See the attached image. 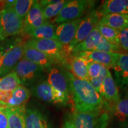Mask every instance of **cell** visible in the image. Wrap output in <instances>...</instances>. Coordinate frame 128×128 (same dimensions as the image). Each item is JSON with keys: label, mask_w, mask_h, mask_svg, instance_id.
Returning <instances> with one entry per match:
<instances>
[{"label": "cell", "mask_w": 128, "mask_h": 128, "mask_svg": "<svg viewBox=\"0 0 128 128\" xmlns=\"http://www.w3.org/2000/svg\"><path fill=\"white\" fill-rule=\"evenodd\" d=\"M101 17L111 14H128V0H107L98 10Z\"/></svg>", "instance_id": "17"}, {"label": "cell", "mask_w": 128, "mask_h": 128, "mask_svg": "<svg viewBox=\"0 0 128 128\" xmlns=\"http://www.w3.org/2000/svg\"><path fill=\"white\" fill-rule=\"evenodd\" d=\"M23 58L39 65L42 68H49L57 62L56 60L40 51L24 46Z\"/></svg>", "instance_id": "15"}, {"label": "cell", "mask_w": 128, "mask_h": 128, "mask_svg": "<svg viewBox=\"0 0 128 128\" xmlns=\"http://www.w3.org/2000/svg\"><path fill=\"white\" fill-rule=\"evenodd\" d=\"M102 38V36L96 27L82 42L76 45L71 50L72 54L75 55L80 52L95 50Z\"/></svg>", "instance_id": "19"}, {"label": "cell", "mask_w": 128, "mask_h": 128, "mask_svg": "<svg viewBox=\"0 0 128 128\" xmlns=\"http://www.w3.org/2000/svg\"><path fill=\"white\" fill-rule=\"evenodd\" d=\"M0 128H8L7 116L5 111V106L2 105H0Z\"/></svg>", "instance_id": "34"}, {"label": "cell", "mask_w": 128, "mask_h": 128, "mask_svg": "<svg viewBox=\"0 0 128 128\" xmlns=\"http://www.w3.org/2000/svg\"><path fill=\"white\" fill-rule=\"evenodd\" d=\"M25 45L44 53L54 59L56 62H65V50L60 43L54 39H29Z\"/></svg>", "instance_id": "4"}, {"label": "cell", "mask_w": 128, "mask_h": 128, "mask_svg": "<svg viewBox=\"0 0 128 128\" xmlns=\"http://www.w3.org/2000/svg\"><path fill=\"white\" fill-rule=\"evenodd\" d=\"M33 92L36 97L48 103L65 105L69 100L65 95L53 88L47 80H42L35 85Z\"/></svg>", "instance_id": "7"}, {"label": "cell", "mask_w": 128, "mask_h": 128, "mask_svg": "<svg viewBox=\"0 0 128 128\" xmlns=\"http://www.w3.org/2000/svg\"><path fill=\"white\" fill-rule=\"evenodd\" d=\"M44 22L42 7L39 1H34L24 20L23 32L28 34L32 30L41 26Z\"/></svg>", "instance_id": "13"}, {"label": "cell", "mask_w": 128, "mask_h": 128, "mask_svg": "<svg viewBox=\"0 0 128 128\" xmlns=\"http://www.w3.org/2000/svg\"><path fill=\"white\" fill-rule=\"evenodd\" d=\"M93 2L86 0L66 1L61 12L56 17L55 22L60 24L64 22L80 18Z\"/></svg>", "instance_id": "5"}, {"label": "cell", "mask_w": 128, "mask_h": 128, "mask_svg": "<svg viewBox=\"0 0 128 128\" xmlns=\"http://www.w3.org/2000/svg\"><path fill=\"white\" fill-rule=\"evenodd\" d=\"M63 128H76L72 119H68L64 122Z\"/></svg>", "instance_id": "35"}, {"label": "cell", "mask_w": 128, "mask_h": 128, "mask_svg": "<svg viewBox=\"0 0 128 128\" xmlns=\"http://www.w3.org/2000/svg\"><path fill=\"white\" fill-rule=\"evenodd\" d=\"M101 16L98 10H93L87 16L81 18L76 34L68 46V50L71 51L76 45L84 40L85 38L92 32L98 23Z\"/></svg>", "instance_id": "6"}, {"label": "cell", "mask_w": 128, "mask_h": 128, "mask_svg": "<svg viewBox=\"0 0 128 128\" xmlns=\"http://www.w3.org/2000/svg\"><path fill=\"white\" fill-rule=\"evenodd\" d=\"M113 113L116 119L121 122L128 119V97L119 99L113 107Z\"/></svg>", "instance_id": "27"}, {"label": "cell", "mask_w": 128, "mask_h": 128, "mask_svg": "<svg viewBox=\"0 0 128 128\" xmlns=\"http://www.w3.org/2000/svg\"><path fill=\"white\" fill-rule=\"evenodd\" d=\"M0 26H1V23H0Z\"/></svg>", "instance_id": "38"}, {"label": "cell", "mask_w": 128, "mask_h": 128, "mask_svg": "<svg viewBox=\"0 0 128 128\" xmlns=\"http://www.w3.org/2000/svg\"><path fill=\"white\" fill-rule=\"evenodd\" d=\"M119 44L121 49L128 51V28L119 31Z\"/></svg>", "instance_id": "33"}, {"label": "cell", "mask_w": 128, "mask_h": 128, "mask_svg": "<svg viewBox=\"0 0 128 128\" xmlns=\"http://www.w3.org/2000/svg\"><path fill=\"white\" fill-rule=\"evenodd\" d=\"M70 81L76 112H90L102 109L103 101L102 96L88 81L80 80L66 71Z\"/></svg>", "instance_id": "1"}, {"label": "cell", "mask_w": 128, "mask_h": 128, "mask_svg": "<svg viewBox=\"0 0 128 128\" xmlns=\"http://www.w3.org/2000/svg\"><path fill=\"white\" fill-rule=\"evenodd\" d=\"M119 54L120 53L104 52L93 50L80 52L75 54L74 56L82 58L88 61L97 62L108 69L113 68L119 57Z\"/></svg>", "instance_id": "12"}, {"label": "cell", "mask_w": 128, "mask_h": 128, "mask_svg": "<svg viewBox=\"0 0 128 128\" xmlns=\"http://www.w3.org/2000/svg\"><path fill=\"white\" fill-rule=\"evenodd\" d=\"M81 20V18H80L64 22L60 24L56 28L55 34L56 40L63 46L64 49L65 47L68 49L69 44H71L74 38Z\"/></svg>", "instance_id": "11"}, {"label": "cell", "mask_w": 128, "mask_h": 128, "mask_svg": "<svg viewBox=\"0 0 128 128\" xmlns=\"http://www.w3.org/2000/svg\"><path fill=\"white\" fill-rule=\"evenodd\" d=\"M88 60L82 58L75 56L70 64L73 76L76 78L88 81Z\"/></svg>", "instance_id": "23"}, {"label": "cell", "mask_w": 128, "mask_h": 128, "mask_svg": "<svg viewBox=\"0 0 128 128\" xmlns=\"http://www.w3.org/2000/svg\"><path fill=\"white\" fill-rule=\"evenodd\" d=\"M102 65L96 62L89 61L88 64V80L97 78L100 75Z\"/></svg>", "instance_id": "32"}, {"label": "cell", "mask_w": 128, "mask_h": 128, "mask_svg": "<svg viewBox=\"0 0 128 128\" xmlns=\"http://www.w3.org/2000/svg\"><path fill=\"white\" fill-rule=\"evenodd\" d=\"M113 71L117 86L124 88L128 85V54H120L114 65Z\"/></svg>", "instance_id": "14"}, {"label": "cell", "mask_w": 128, "mask_h": 128, "mask_svg": "<svg viewBox=\"0 0 128 128\" xmlns=\"http://www.w3.org/2000/svg\"><path fill=\"white\" fill-rule=\"evenodd\" d=\"M12 71L15 72L21 84H27L34 82L40 76L44 68L26 59L22 58Z\"/></svg>", "instance_id": "8"}, {"label": "cell", "mask_w": 128, "mask_h": 128, "mask_svg": "<svg viewBox=\"0 0 128 128\" xmlns=\"http://www.w3.org/2000/svg\"><path fill=\"white\" fill-rule=\"evenodd\" d=\"M66 2V1L65 0H56L55 2L42 7L44 20L54 18L58 16Z\"/></svg>", "instance_id": "28"}, {"label": "cell", "mask_w": 128, "mask_h": 128, "mask_svg": "<svg viewBox=\"0 0 128 128\" xmlns=\"http://www.w3.org/2000/svg\"><path fill=\"white\" fill-rule=\"evenodd\" d=\"M15 1H7L6 8L0 13V41L23 32L24 21L14 11Z\"/></svg>", "instance_id": "2"}, {"label": "cell", "mask_w": 128, "mask_h": 128, "mask_svg": "<svg viewBox=\"0 0 128 128\" xmlns=\"http://www.w3.org/2000/svg\"><path fill=\"white\" fill-rule=\"evenodd\" d=\"M26 128H51L47 118L39 110L29 108L26 110Z\"/></svg>", "instance_id": "16"}, {"label": "cell", "mask_w": 128, "mask_h": 128, "mask_svg": "<svg viewBox=\"0 0 128 128\" xmlns=\"http://www.w3.org/2000/svg\"><path fill=\"white\" fill-rule=\"evenodd\" d=\"M98 24L108 26L118 31H120L128 28V14H108L101 17Z\"/></svg>", "instance_id": "21"}, {"label": "cell", "mask_w": 128, "mask_h": 128, "mask_svg": "<svg viewBox=\"0 0 128 128\" xmlns=\"http://www.w3.org/2000/svg\"><path fill=\"white\" fill-rule=\"evenodd\" d=\"M25 43L19 42L0 58V77L12 72L23 58Z\"/></svg>", "instance_id": "9"}, {"label": "cell", "mask_w": 128, "mask_h": 128, "mask_svg": "<svg viewBox=\"0 0 128 128\" xmlns=\"http://www.w3.org/2000/svg\"><path fill=\"white\" fill-rule=\"evenodd\" d=\"M56 27L49 22H45L39 28L32 30L28 33L33 39H54L56 40L55 31Z\"/></svg>", "instance_id": "22"}, {"label": "cell", "mask_w": 128, "mask_h": 128, "mask_svg": "<svg viewBox=\"0 0 128 128\" xmlns=\"http://www.w3.org/2000/svg\"><path fill=\"white\" fill-rule=\"evenodd\" d=\"M120 49L121 48L119 46L114 45V44H110L103 38H102L98 46L96 48L95 50L104 52L119 53Z\"/></svg>", "instance_id": "31"}, {"label": "cell", "mask_w": 128, "mask_h": 128, "mask_svg": "<svg viewBox=\"0 0 128 128\" xmlns=\"http://www.w3.org/2000/svg\"><path fill=\"white\" fill-rule=\"evenodd\" d=\"M117 128H128V122H122V124L119 127Z\"/></svg>", "instance_id": "36"}, {"label": "cell", "mask_w": 128, "mask_h": 128, "mask_svg": "<svg viewBox=\"0 0 128 128\" xmlns=\"http://www.w3.org/2000/svg\"><path fill=\"white\" fill-rule=\"evenodd\" d=\"M34 1L33 0H17L15 1L13 8L16 13L23 21L27 14L31 8Z\"/></svg>", "instance_id": "29"}, {"label": "cell", "mask_w": 128, "mask_h": 128, "mask_svg": "<svg viewBox=\"0 0 128 128\" xmlns=\"http://www.w3.org/2000/svg\"><path fill=\"white\" fill-rule=\"evenodd\" d=\"M72 120L76 128H106L108 116L101 109L90 112H76Z\"/></svg>", "instance_id": "3"}, {"label": "cell", "mask_w": 128, "mask_h": 128, "mask_svg": "<svg viewBox=\"0 0 128 128\" xmlns=\"http://www.w3.org/2000/svg\"><path fill=\"white\" fill-rule=\"evenodd\" d=\"M108 71H109L108 69L106 67H105L104 66H103V65H102L100 75H99L97 78L88 80L90 83L92 84V86L94 87V88L95 89L100 95L101 92H102V86H103V81L104 80L105 78L106 77Z\"/></svg>", "instance_id": "30"}, {"label": "cell", "mask_w": 128, "mask_h": 128, "mask_svg": "<svg viewBox=\"0 0 128 128\" xmlns=\"http://www.w3.org/2000/svg\"><path fill=\"white\" fill-rule=\"evenodd\" d=\"M30 92L24 86L20 85L12 92L11 97L7 106L17 108L24 105V103L29 99Z\"/></svg>", "instance_id": "24"}, {"label": "cell", "mask_w": 128, "mask_h": 128, "mask_svg": "<svg viewBox=\"0 0 128 128\" xmlns=\"http://www.w3.org/2000/svg\"><path fill=\"white\" fill-rule=\"evenodd\" d=\"M20 84V80L14 71L0 78V91L1 92H12Z\"/></svg>", "instance_id": "25"}, {"label": "cell", "mask_w": 128, "mask_h": 128, "mask_svg": "<svg viewBox=\"0 0 128 128\" xmlns=\"http://www.w3.org/2000/svg\"><path fill=\"white\" fill-rule=\"evenodd\" d=\"M1 55H1V53H0V58H1Z\"/></svg>", "instance_id": "37"}, {"label": "cell", "mask_w": 128, "mask_h": 128, "mask_svg": "<svg viewBox=\"0 0 128 128\" xmlns=\"http://www.w3.org/2000/svg\"><path fill=\"white\" fill-rule=\"evenodd\" d=\"M47 81L53 88L61 92L70 99L71 90L66 71L57 68H51L48 74Z\"/></svg>", "instance_id": "10"}, {"label": "cell", "mask_w": 128, "mask_h": 128, "mask_svg": "<svg viewBox=\"0 0 128 128\" xmlns=\"http://www.w3.org/2000/svg\"><path fill=\"white\" fill-rule=\"evenodd\" d=\"M101 96L108 102L114 103L120 99L118 86L110 71L103 81Z\"/></svg>", "instance_id": "20"}, {"label": "cell", "mask_w": 128, "mask_h": 128, "mask_svg": "<svg viewBox=\"0 0 128 128\" xmlns=\"http://www.w3.org/2000/svg\"><path fill=\"white\" fill-rule=\"evenodd\" d=\"M99 33L102 38L108 41L110 44L114 45L119 46V31L114 28L100 24H97L96 26Z\"/></svg>", "instance_id": "26"}, {"label": "cell", "mask_w": 128, "mask_h": 128, "mask_svg": "<svg viewBox=\"0 0 128 128\" xmlns=\"http://www.w3.org/2000/svg\"><path fill=\"white\" fill-rule=\"evenodd\" d=\"M8 128H26L24 105L17 108L5 106Z\"/></svg>", "instance_id": "18"}]
</instances>
